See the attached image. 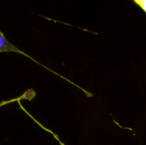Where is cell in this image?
<instances>
[{
	"mask_svg": "<svg viewBox=\"0 0 146 145\" xmlns=\"http://www.w3.org/2000/svg\"><path fill=\"white\" fill-rule=\"evenodd\" d=\"M133 1L146 13V0H133Z\"/></svg>",
	"mask_w": 146,
	"mask_h": 145,
	"instance_id": "obj_2",
	"label": "cell"
},
{
	"mask_svg": "<svg viewBox=\"0 0 146 145\" xmlns=\"http://www.w3.org/2000/svg\"><path fill=\"white\" fill-rule=\"evenodd\" d=\"M0 52H17L28 56L27 54L23 53L17 47L13 45L11 43L9 42L1 31H0Z\"/></svg>",
	"mask_w": 146,
	"mask_h": 145,
	"instance_id": "obj_1",
	"label": "cell"
}]
</instances>
